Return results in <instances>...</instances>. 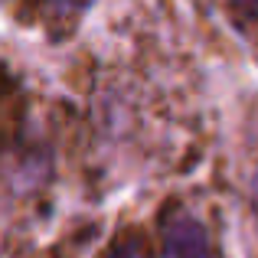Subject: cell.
Masks as SVG:
<instances>
[{
  "label": "cell",
  "instance_id": "2",
  "mask_svg": "<svg viewBox=\"0 0 258 258\" xmlns=\"http://www.w3.org/2000/svg\"><path fill=\"white\" fill-rule=\"evenodd\" d=\"M92 4L95 0H39V13H43V20L56 30V36H59L62 30L76 26Z\"/></svg>",
  "mask_w": 258,
  "mask_h": 258
},
{
  "label": "cell",
  "instance_id": "4",
  "mask_svg": "<svg viewBox=\"0 0 258 258\" xmlns=\"http://www.w3.org/2000/svg\"><path fill=\"white\" fill-rule=\"evenodd\" d=\"M105 258H151V248H147L141 232H124L114 239V245L105 252Z\"/></svg>",
  "mask_w": 258,
  "mask_h": 258
},
{
  "label": "cell",
  "instance_id": "5",
  "mask_svg": "<svg viewBox=\"0 0 258 258\" xmlns=\"http://www.w3.org/2000/svg\"><path fill=\"white\" fill-rule=\"evenodd\" d=\"M252 203H255V209H258V170H255V180H252Z\"/></svg>",
  "mask_w": 258,
  "mask_h": 258
},
{
  "label": "cell",
  "instance_id": "3",
  "mask_svg": "<svg viewBox=\"0 0 258 258\" xmlns=\"http://www.w3.org/2000/svg\"><path fill=\"white\" fill-rule=\"evenodd\" d=\"M226 4L232 10L235 23L242 26V33L258 46V0H226Z\"/></svg>",
  "mask_w": 258,
  "mask_h": 258
},
{
  "label": "cell",
  "instance_id": "1",
  "mask_svg": "<svg viewBox=\"0 0 258 258\" xmlns=\"http://www.w3.org/2000/svg\"><path fill=\"white\" fill-rule=\"evenodd\" d=\"M164 248L170 258H213L206 226L180 206L167 209L164 216Z\"/></svg>",
  "mask_w": 258,
  "mask_h": 258
}]
</instances>
